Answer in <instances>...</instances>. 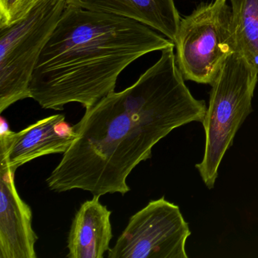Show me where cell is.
<instances>
[{
	"label": "cell",
	"instance_id": "obj_9",
	"mask_svg": "<svg viewBox=\"0 0 258 258\" xmlns=\"http://www.w3.org/2000/svg\"><path fill=\"white\" fill-rule=\"evenodd\" d=\"M67 4L133 19L161 33L173 43L181 21L174 0H67Z\"/></svg>",
	"mask_w": 258,
	"mask_h": 258
},
{
	"label": "cell",
	"instance_id": "obj_2",
	"mask_svg": "<svg viewBox=\"0 0 258 258\" xmlns=\"http://www.w3.org/2000/svg\"><path fill=\"white\" fill-rule=\"evenodd\" d=\"M171 46L137 21L67 5L34 69L31 98L45 109L61 111L72 102L88 109L114 91L130 64Z\"/></svg>",
	"mask_w": 258,
	"mask_h": 258
},
{
	"label": "cell",
	"instance_id": "obj_10",
	"mask_svg": "<svg viewBox=\"0 0 258 258\" xmlns=\"http://www.w3.org/2000/svg\"><path fill=\"white\" fill-rule=\"evenodd\" d=\"M99 198L93 196L77 211L68 238V257L102 258L110 250L111 211Z\"/></svg>",
	"mask_w": 258,
	"mask_h": 258
},
{
	"label": "cell",
	"instance_id": "obj_1",
	"mask_svg": "<svg viewBox=\"0 0 258 258\" xmlns=\"http://www.w3.org/2000/svg\"><path fill=\"white\" fill-rule=\"evenodd\" d=\"M174 47L161 51L132 86L86 109L74 125L76 139L46 179L49 189H81L100 197L126 194L128 176L152 157L160 140L179 126L203 122L206 103L185 85Z\"/></svg>",
	"mask_w": 258,
	"mask_h": 258
},
{
	"label": "cell",
	"instance_id": "obj_11",
	"mask_svg": "<svg viewBox=\"0 0 258 258\" xmlns=\"http://www.w3.org/2000/svg\"><path fill=\"white\" fill-rule=\"evenodd\" d=\"M236 52L258 72V0H230Z\"/></svg>",
	"mask_w": 258,
	"mask_h": 258
},
{
	"label": "cell",
	"instance_id": "obj_5",
	"mask_svg": "<svg viewBox=\"0 0 258 258\" xmlns=\"http://www.w3.org/2000/svg\"><path fill=\"white\" fill-rule=\"evenodd\" d=\"M174 44L184 79L211 85L227 58L236 52L227 0L202 4L181 19Z\"/></svg>",
	"mask_w": 258,
	"mask_h": 258
},
{
	"label": "cell",
	"instance_id": "obj_6",
	"mask_svg": "<svg viewBox=\"0 0 258 258\" xmlns=\"http://www.w3.org/2000/svg\"><path fill=\"white\" fill-rule=\"evenodd\" d=\"M191 235L179 206L164 197L151 201L130 219L108 258H187Z\"/></svg>",
	"mask_w": 258,
	"mask_h": 258
},
{
	"label": "cell",
	"instance_id": "obj_4",
	"mask_svg": "<svg viewBox=\"0 0 258 258\" xmlns=\"http://www.w3.org/2000/svg\"><path fill=\"white\" fill-rule=\"evenodd\" d=\"M67 5V0H40L23 19L0 29V113L31 98L34 69Z\"/></svg>",
	"mask_w": 258,
	"mask_h": 258
},
{
	"label": "cell",
	"instance_id": "obj_12",
	"mask_svg": "<svg viewBox=\"0 0 258 258\" xmlns=\"http://www.w3.org/2000/svg\"><path fill=\"white\" fill-rule=\"evenodd\" d=\"M40 0H0V29L23 19Z\"/></svg>",
	"mask_w": 258,
	"mask_h": 258
},
{
	"label": "cell",
	"instance_id": "obj_3",
	"mask_svg": "<svg viewBox=\"0 0 258 258\" xmlns=\"http://www.w3.org/2000/svg\"><path fill=\"white\" fill-rule=\"evenodd\" d=\"M258 72L238 52L226 60L211 84L209 106L203 123L206 135L205 155L196 167L208 188H213L218 169L235 134L252 111Z\"/></svg>",
	"mask_w": 258,
	"mask_h": 258
},
{
	"label": "cell",
	"instance_id": "obj_8",
	"mask_svg": "<svg viewBox=\"0 0 258 258\" xmlns=\"http://www.w3.org/2000/svg\"><path fill=\"white\" fill-rule=\"evenodd\" d=\"M16 171L0 161V258H36L32 211L16 189Z\"/></svg>",
	"mask_w": 258,
	"mask_h": 258
},
{
	"label": "cell",
	"instance_id": "obj_7",
	"mask_svg": "<svg viewBox=\"0 0 258 258\" xmlns=\"http://www.w3.org/2000/svg\"><path fill=\"white\" fill-rule=\"evenodd\" d=\"M1 121L0 161L15 170L40 157L64 154L76 139L74 126L63 114L41 119L17 133L4 125V118Z\"/></svg>",
	"mask_w": 258,
	"mask_h": 258
}]
</instances>
